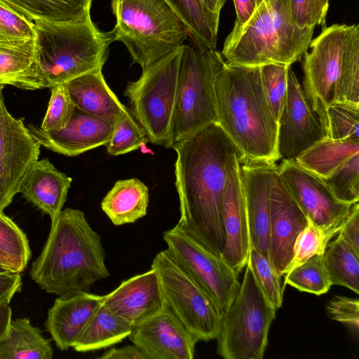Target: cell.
<instances>
[{
  "instance_id": "1",
  "label": "cell",
  "mask_w": 359,
  "mask_h": 359,
  "mask_svg": "<svg viewBox=\"0 0 359 359\" xmlns=\"http://www.w3.org/2000/svg\"><path fill=\"white\" fill-rule=\"evenodd\" d=\"M171 148L177 154L175 186L180 211L177 224L221 256L225 244L222 205L228 163L233 154L242 153L217 123Z\"/></svg>"
},
{
  "instance_id": "2",
  "label": "cell",
  "mask_w": 359,
  "mask_h": 359,
  "mask_svg": "<svg viewBox=\"0 0 359 359\" xmlns=\"http://www.w3.org/2000/svg\"><path fill=\"white\" fill-rule=\"evenodd\" d=\"M217 123L243 155L277 161L278 121L266 97L260 67L226 64L214 82Z\"/></svg>"
},
{
  "instance_id": "3",
  "label": "cell",
  "mask_w": 359,
  "mask_h": 359,
  "mask_svg": "<svg viewBox=\"0 0 359 359\" xmlns=\"http://www.w3.org/2000/svg\"><path fill=\"white\" fill-rule=\"evenodd\" d=\"M29 275L41 289L58 296L74 290L88 291L95 282L110 276L100 236L83 211L62 210L51 223Z\"/></svg>"
},
{
  "instance_id": "4",
  "label": "cell",
  "mask_w": 359,
  "mask_h": 359,
  "mask_svg": "<svg viewBox=\"0 0 359 359\" xmlns=\"http://www.w3.org/2000/svg\"><path fill=\"white\" fill-rule=\"evenodd\" d=\"M313 31L296 24L289 0H262L243 25L231 30L221 54L229 65L292 66L307 52Z\"/></svg>"
},
{
  "instance_id": "5",
  "label": "cell",
  "mask_w": 359,
  "mask_h": 359,
  "mask_svg": "<svg viewBox=\"0 0 359 359\" xmlns=\"http://www.w3.org/2000/svg\"><path fill=\"white\" fill-rule=\"evenodd\" d=\"M309 47L304 55L303 88L327 127L329 104H359V25L324 27Z\"/></svg>"
},
{
  "instance_id": "6",
  "label": "cell",
  "mask_w": 359,
  "mask_h": 359,
  "mask_svg": "<svg viewBox=\"0 0 359 359\" xmlns=\"http://www.w3.org/2000/svg\"><path fill=\"white\" fill-rule=\"evenodd\" d=\"M35 59L46 88L65 83L86 73L102 69L113 42L91 18L77 22L36 21Z\"/></svg>"
},
{
  "instance_id": "7",
  "label": "cell",
  "mask_w": 359,
  "mask_h": 359,
  "mask_svg": "<svg viewBox=\"0 0 359 359\" xmlns=\"http://www.w3.org/2000/svg\"><path fill=\"white\" fill-rule=\"evenodd\" d=\"M113 41L122 42L142 69L184 45L187 28L164 0H111Z\"/></svg>"
},
{
  "instance_id": "8",
  "label": "cell",
  "mask_w": 359,
  "mask_h": 359,
  "mask_svg": "<svg viewBox=\"0 0 359 359\" xmlns=\"http://www.w3.org/2000/svg\"><path fill=\"white\" fill-rule=\"evenodd\" d=\"M224 62L217 50L182 46L172 123V146L217 123L214 82Z\"/></svg>"
},
{
  "instance_id": "9",
  "label": "cell",
  "mask_w": 359,
  "mask_h": 359,
  "mask_svg": "<svg viewBox=\"0 0 359 359\" xmlns=\"http://www.w3.org/2000/svg\"><path fill=\"white\" fill-rule=\"evenodd\" d=\"M233 301L222 316L217 353L225 359H262L276 309L261 290L247 263Z\"/></svg>"
},
{
  "instance_id": "10",
  "label": "cell",
  "mask_w": 359,
  "mask_h": 359,
  "mask_svg": "<svg viewBox=\"0 0 359 359\" xmlns=\"http://www.w3.org/2000/svg\"><path fill=\"white\" fill-rule=\"evenodd\" d=\"M182 46L143 68L140 78L128 82L124 91L131 112L149 142L167 148L172 147V123Z\"/></svg>"
},
{
  "instance_id": "11",
  "label": "cell",
  "mask_w": 359,
  "mask_h": 359,
  "mask_svg": "<svg viewBox=\"0 0 359 359\" xmlns=\"http://www.w3.org/2000/svg\"><path fill=\"white\" fill-rule=\"evenodd\" d=\"M151 267L158 275L165 306L199 341L217 339L222 316L168 249L157 253Z\"/></svg>"
},
{
  "instance_id": "12",
  "label": "cell",
  "mask_w": 359,
  "mask_h": 359,
  "mask_svg": "<svg viewBox=\"0 0 359 359\" xmlns=\"http://www.w3.org/2000/svg\"><path fill=\"white\" fill-rule=\"evenodd\" d=\"M167 249L188 271L222 316L236 297L241 283L221 257L201 245L177 224L163 233Z\"/></svg>"
},
{
  "instance_id": "13",
  "label": "cell",
  "mask_w": 359,
  "mask_h": 359,
  "mask_svg": "<svg viewBox=\"0 0 359 359\" xmlns=\"http://www.w3.org/2000/svg\"><path fill=\"white\" fill-rule=\"evenodd\" d=\"M326 137L325 123L312 107L303 86L290 67L286 97L278 120L279 159H295Z\"/></svg>"
},
{
  "instance_id": "14",
  "label": "cell",
  "mask_w": 359,
  "mask_h": 359,
  "mask_svg": "<svg viewBox=\"0 0 359 359\" xmlns=\"http://www.w3.org/2000/svg\"><path fill=\"white\" fill-rule=\"evenodd\" d=\"M3 88L0 84V212L19 193L25 175L39 159L41 147L22 121L7 110Z\"/></svg>"
},
{
  "instance_id": "15",
  "label": "cell",
  "mask_w": 359,
  "mask_h": 359,
  "mask_svg": "<svg viewBox=\"0 0 359 359\" xmlns=\"http://www.w3.org/2000/svg\"><path fill=\"white\" fill-rule=\"evenodd\" d=\"M278 172L309 221L323 228L342 223L353 204L337 200L321 177L295 159H283Z\"/></svg>"
},
{
  "instance_id": "16",
  "label": "cell",
  "mask_w": 359,
  "mask_h": 359,
  "mask_svg": "<svg viewBox=\"0 0 359 359\" xmlns=\"http://www.w3.org/2000/svg\"><path fill=\"white\" fill-rule=\"evenodd\" d=\"M308 222L277 170L270 194L268 238L269 259L280 278L292 261L296 238Z\"/></svg>"
},
{
  "instance_id": "17",
  "label": "cell",
  "mask_w": 359,
  "mask_h": 359,
  "mask_svg": "<svg viewBox=\"0 0 359 359\" xmlns=\"http://www.w3.org/2000/svg\"><path fill=\"white\" fill-rule=\"evenodd\" d=\"M241 153L231 155L224 192L222 224L225 244L221 257L236 273L246 266L250 249L248 222L240 176Z\"/></svg>"
},
{
  "instance_id": "18",
  "label": "cell",
  "mask_w": 359,
  "mask_h": 359,
  "mask_svg": "<svg viewBox=\"0 0 359 359\" xmlns=\"http://www.w3.org/2000/svg\"><path fill=\"white\" fill-rule=\"evenodd\" d=\"M277 170L275 161L247 158L240 161L250 246L269 259L270 194Z\"/></svg>"
},
{
  "instance_id": "19",
  "label": "cell",
  "mask_w": 359,
  "mask_h": 359,
  "mask_svg": "<svg viewBox=\"0 0 359 359\" xmlns=\"http://www.w3.org/2000/svg\"><path fill=\"white\" fill-rule=\"evenodd\" d=\"M128 338L149 359H193L198 342L165 306L133 325Z\"/></svg>"
},
{
  "instance_id": "20",
  "label": "cell",
  "mask_w": 359,
  "mask_h": 359,
  "mask_svg": "<svg viewBox=\"0 0 359 359\" xmlns=\"http://www.w3.org/2000/svg\"><path fill=\"white\" fill-rule=\"evenodd\" d=\"M27 128L41 146L67 156H78L105 146L113 132L110 123L76 107L70 121L62 129L46 132L32 124Z\"/></svg>"
},
{
  "instance_id": "21",
  "label": "cell",
  "mask_w": 359,
  "mask_h": 359,
  "mask_svg": "<svg viewBox=\"0 0 359 359\" xmlns=\"http://www.w3.org/2000/svg\"><path fill=\"white\" fill-rule=\"evenodd\" d=\"M102 304L133 325L161 311L165 304L157 271L151 267L122 281L102 296Z\"/></svg>"
},
{
  "instance_id": "22",
  "label": "cell",
  "mask_w": 359,
  "mask_h": 359,
  "mask_svg": "<svg viewBox=\"0 0 359 359\" xmlns=\"http://www.w3.org/2000/svg\"><path fill=\"white\" fill-rule=\"evenodd\" d=\"M102 303V296L86 290L68 292L55 299L45 327L60 350L73 348Z\"/></svg>"
},
{
  "instance_id": "23",
  "label": "cell",
  "mask_w": 359,
  "mask_h": 359,
  "mask_svg": "<svg viewBox=\"0 0 359 359\" xmlns=\"http://www.w3.org/2000/svg\"><path fill=\"white\" fill-rule=\"evenodd\" d=\"M72 180L48 158L38 159L25 175L19 193L48 215L52 223L59 216L67 201Z\"/></svg>"
},
{
  "instance_id": "24",
  "label": "cell",
  "mask_w": 359,
  "mask_h": 359,
  "mask_svg": "<svg viewBox=\"0 0 359 359\" xmlns=\"http://www.w3.org/2000/svg\"><path fill=\"white\" fill-rule=\"evenodd\" d=\"M65 85L77 108L111 126L130 111L107 85L102 69L86 73Z\"/></svg>"
},
{
  "instance_id": "25",
  "label": "cell",
  "mask_w": 359,
  "mask_h": 359,
  "mask_svg": "<svg viewBox=\"0 0 359 359\" xmlns=\"http://www.w3.org/2000/svg\"><path fill=\"white\" fill-rule=\"evenodd\" d=\"M0 84L25 90L46 88L37 69L34 39L0 43Z\"/></svg>"
},
{
  "instance_id": "26",
  "label": "cell",
  "mask_w": 359,
  "mask_h": 359,
  "mask_svg": "<svg viewBox=\"0 0 359 359\" xmlns=\"http://www.w3.org/2000/svg\"><path fill=\"white\" fill-rule=\"evenodd\" d=\"M149 189L137 178L117 181L101 203L111 222L120 226L133 223L147 214Z\"/></svg>"
},
{
  "instance_id": "27",
  "label": "cell",
  "mask_w": 359,
  "mask_h": 359,
  "mask_svg": "<svg viewBox=\"0 0 359 359\" xmlns=\"http://www.w3.org/2000/svg\"><path fill=\"white\" fill-rule=\"evenodd\" d=\"M50 340L29 318L11 320L6 334L0 340V359H52Z\"/></svg>"
},
{
  "instance_id": "28",
  "label": "cell",
  "mask_w": 359,
  "mask_h": 359,
  "mask_svg": "<svg viewBox=\"0 0 359 359\" xmlns=\"http://www.w3.org/2000/svg\"><path fill=\"white\" fill-rule=\"evenodd\" d=\"M31 21L66 22L90 18L93 0H0Z\"/></svg>"
},
{
  "instance_id": "29",
  "label": "cell",
  "mask_w": 359,
  "mask_h": 359,
  "mask_svg": "<svg viewBox=\"0 0 359 359\" xmlns=\"http://www.w3.org/2000/svg\"><path fill=\"white\" fill-rule=\"evenodd\" d=\"M133 325L102 304L76 341L74 349L87 352L107 348L128 337Z\"/></svg>"
},
{
  "instance_id": "30",
  "label": "cell",
  "mask_w": 359,
  "mask_h": 359,
  "mask_svg": "<svg viewBox=\"0 0 359 359\" xmlns=\"http://www.w3.org/2000/svg\"><path fill=\"white\" fill-rule=\"evenodd\" d=\"M185 25L194 46L216 50L219 16L211 13L201 0H164Z\"/></svg>"
},
{
  "instance_id": "31",
  "label": "cell",
  "mask_w": 359,
  "mask_h": 359,
  "mask_svg": "<svg viewBox=\"0 0 359 359\" xmlns=\"http://www.w3.org/2000/svg\"><path fill=\"white\" fill-rule=\"evenodd\" d=\"M359 153V142L325 137L302 152L295 161L321 178L329 177Z\"/></svg>"
},
{
  "instance_id": "32",
  "label": "cell",
  "mask_w": 359,
  "mask_h": 359,
  "mask_svg": "<svg viewBox=\"0 0 359 359\" xmlns=\"http://www.w3.org/2000/svg\"><path fill=\"white\" fill-rule=\"evenodd\" d=\"M337 234V238L327 243L323 254L331 284L358 294L359 255Z\"/></svg>"
},
{
  "instance_id": "33",
  "label": "cell",
  "mask_w": 359,
  "mask_h": 359,
  "mask_svg": "<svg viewBox=\"0 0 359 359\" xmlns=\"http://www.w3.org/2000/svg\"><path fill=\"white\" fill-rule=\"evenodd\" d=\"M287 284L297 290L320 295L332 285L323 254L315 255L284 274Z\"/></svg>"
},
{
  "instance_id": "34",
  "label": "cell",
  "mask_w": 359,
  "mask_h": 359,
  "mask_svg": "<svg viewBox=\"0 0 359 359\" xmlns=\"http://www.w3.org/2000/svg\"><path fill=\"white\" fill-rule=\"evenodd\" d=\"M0 254L21 273L31 258L29 241L24 231L8 217L0 212Z\"/></svg>"
},
{
  "instance_id": "35",
  "label": "cell",
  "mask_w": 359,
  "mask_h": 359,
  "mask_svg": "<svg viewBox=\"0 0 359 359\" xmlns=\"http://www.w3.org/2000/svg\"><path fill=\"white\" fill-rule=\"evenodd\" d=\"M343 222V221H342ZM341 224L323 228L309 220L298 234L293 249V257L285 273L302 264L315 255L323 254L327 243L339 231Z\"/></svg>"
},
{
  "instance_id": "36",
  "label": "cell",
  "mask_w": 359,
  "mask_h": 359,
  "mask_svg": "<svg viewBox=\"0 0 359 359\" xmlns=\"http://www.w3.org/2000/svg\"><path fill=\"white\" fill-rule=\"evenodd\" d=\"M327 137L359 142V104L332 102L325 109Z\"/></svg>"
},
{
  "instance_id": "37",
  "label": "cell",
  "mask_w": 359,
  "mask_h": 359,
  "mask_svg": "<svg viewBox=\"0 0 359 359\" xmlns=\"http://www.w3.org/2000/svg\"><path fill=\"white\" fill-rule=\"evenodd\" d=\"M148 142L145 131L130 111L113 126L111 138L105 147L110 155L118 156L137 150Z\"/></svg>"
},
{
  "instance_id": "38",
  "label": "cell",
  "mask_w": 359,
  "mask_h": 359,
  "mask_svg": "<svg viewBox=\"0 0 359 359\" xmlns=\"http://www.w3.org/2000/svg\"><path fill=\"white\" fill-rule=\"evenodd\" d=\"M339 201H359V153L351 156L329 177L322 178Z\"/></svg>"
},
{
  "instance_id": "39",
  "label": "cell",
  "mask_w": 359,
  "mask_h": 359,
  "mask_svg": "<svg viewBox=\"0 0 359 359\" xmlns=\"http://www.w3.org/2000/svg\"><path fill=\"white\" fill-rule=\"evenodd\" d=\"M248 264L264 294L276 309L282 306L283 287L270 259L250 246Z\"/></svg>"
},
{
  "instance_id": "40",
  "label": "cell",
  "mask_w": 359,
  "mask_h": 359,
  "mask_svg": "<svg viewBox=\"0 0 359 359\" xmlns=\"http://www.w3.org/2000/svg\"><path fill=\"white\" fill-rule=\"evenodd\" d=\"M50 90L48 109L40 127L46 132L65 128L76 108L65 83L54 86Z\"/></svg>"
},
{
  "instance_id": "41",
  "label": "cell",
  "mask_w": 359,
  "mask_h": 359,
  "mask_svg": "<svg viewBox=\"0 0 359 359\" xmlns=\"http://www.w3.org/2000/svg\"><path fill=\"white\" fill-rule=\"evenodd\" d=\"M291 66L269 64L260 67L262 83L277 119L284 105L287 90V73Z\"/></svg>"
},
{
  "instance_id": "42",
  "label": "cell",
  "mask_w": 359,
  "mask_h": 359,
  "mask_svg": "<svg viewBox=\"0 0 359 359\" xmlns=\"http://www.w3.org/2000/svg\"><path fill=\"white\" fill-rule=\"evenodd\" d=\"M34 23L0 1V43L34 39Z\"/></svg>"
},
{
  "instance_id": "43",
  "label": "cell",
  "mask_w": 359,
  "mask_h": 359,
  "mask_svg": "<svg viewBox=\"0 0 359 359\" xmlns=\"http://www.w3.org/2000/svg\"><path fill=\"white\" fill-rule=\"evenodd\" d=\"M330 0H289L296 24L302 28L325 25Z\"/></svg>"
},
{
  "instance_id": "44",
  "label": "cell",
  "mask_w": 359,
  "mask_h": 359,
  "mask_svg": "<svg viewBox=\"0 0 359 359\" xmlns=\"http://www.w3.org/2000/svg\"><path fill=\"white\" fill-rule=\"evenodd\" d=\"M330 317L348 325L355 332L359 326V301L342 296L334 297L327 305Z\"/></svg>"
},
{
  "instance_id": "45",
  "label": "cell",
  "mask_w": 359,
  "mask_h": 359,
  "mask_svg": "<svg viewBox=\"0 0 359 359\" xmlns=\"http://www.w3.org/2000/svg\"><path fill=\"white\" fill-rule=\"evenodd\" d=\"M344 241L359 255V203H353L342 222L338 232Z\"/></svg>"
},
{
  "instance_id": "46",
  "label": "cell",
  "mask_w": 359,
  "mask_h": 359,
  "mask_svg": "<svg viewBox=\"0 0 359 359\" xmlns=\"http://www.w3.org/2000/svg\"><path fill=\"white\" fill-rule=\"evenodd\" d=\"M22 285L20 273H0V301L12 299L14 294L21 290Z\"/></svg>"
},
{
  "instance_id": "47",
  "label": "cell",
  "mask_w": 359,
  "mask_h": 359,
  "mask_svg": "<svg viewBox=\"0 0 359 359\" xmlns=\"http://www.w3.org/2000/svg\"><path fill=\"white\" fill-rule=\"evenodd\" d=\"M100 359H149L136 345L112 348L99 357Z\"/></svg>"
},
{
  "instance_id": "48",
  "label": "cell",
  "mask_w": 359,
  "mask_h": 359,
  "mask_svg": "<svg viewBox=\"0 0 359 359\" xmlns=\"http://www.w3.org/2000/svg\"><path fill=\"white\" fill-rule=\"evenodd\" d=\"M236 13L233 29H237L243 26L250 18L258 6L257 0H233Z\"/></svg>"
},
{
  "instance_id": "49",
  "label": "cell",
  "mask_w": 359,
  "mask_h": 359,
  "mask_svg": "<svg viewBox=\"0 0 359 359\" xmlns=\"http://www.w3.org/2000/svg\"><path fill=\"white\" fill-rule=\"evenodd\" d=\"M10 299L0 301V340L6 334L12 320V309Z\"/></svg>"
},
{
  "instance_id": "50",
  "label": "cell",
  "mask_w": 359,
  "mask_h": 359,
  "mask_svg": "<svg viewBox=\"0 0 359 359\" xmlns=\"http://www.w3.org/2000/svg\"><path fill=\"white\" fill-rule=\"evenodd\" d=\"M203 5L212 13L219 16L226 0H201Z\"/></svg>"
},
{
  "instance_id": "51",
  "label": "cell",
  "mask_w": 359,
  "mask_h": 359,
  "mask_svg": "<svg viewBox=\"0 0 359 359\" xmlns=\"http://www.w3.org/2000/svg\"><path fill=\"white\" fill-rule=\"evenodd\" d=\"M0 265L6 266V267L10 269L13 272H14L11 264L8 263V262L6 260V259L4 256H2L1 254H0Z\"/></svg>"
},
{
  "instance_id": "52",
  "label": "cell",
  "mask_w": 359,
  "mask_h": 359,
  "mask_svg": "<svg viewBox=\"0 0 359 359\" xmlns=\"http://www.w3.org/2000/svg\"><path fill=\"white\" fill-rule=\"evenodd\" d=\"M13 272L10 269L0 265V273H9Z\"/></svg>"
},
{
  "instance_id": "53",
  "label": "cell",
  "mask_w": 359,
  "mask_h": 359,
  "mask_svg": "<svg viewBox=\"0 0 359 359\" xmlns=\"http://www.w3.org/2000/svg\"><path fill=\"white\" fill-rule=\"evenodd\" d=\"M257 1H258V4H259L262 0H257Z\"/></svg>"
}]
</instances>
